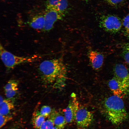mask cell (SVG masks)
<instances>
[{"instance_id": "cell-28", "label": "cell", "mask_w": 129, "mask_h": 129, "mask_svg": "<svg viewBox=\"0 0 129 129\" xmlns=\"http://www.w3.org/2000/svg\"><path fill=\"white\" fill-rule=\"evenodd\" d=\"M85 0V1H86V0Z\"/></svg>"}, {"instance_id": "cell-16", "label": "cell", "mask_w": 129, "mask_h": 129, "mask_svg": "<svg viewBox=\"0 0 129 129\" xmlns=\"http://www.w3.org/2000/svg\"><path fill=\"white\" fill-rule=\"evenodd\" d=\"M18 84L15 80L9 81L4 87L5 91L10 90L18 89Z\"/></svg>"}, {"instance_id": "cell-19", "label": "cell", "mask_w": 129, "mask_h": 129, "mask_svg": "<svg viewBox=\"0 0 129 129\" xmlns=\"http://www.w3.org/2000/svg\"><path fill=\"white\" fill-rule=\"evenodd\" d=\"M68 6L67 0H60L57 9L58 11L65 14Z\"/></svg>"}, {"instance_id": "cell-10", "label": "cell", "mask_w": 129, "mask_h": 129, "mask_svg": "<svg viewBox=\"0 0 129 129\" xmlns=\"http://www.w3.org/2000/svg\"><path fill=\"white\" fill-rule=\"evenodd\" d=\"M108 85L114 95L121 98L125 95L127 91L114 77L109 81Z\"/></svg>"}, {"instance_id": "cell-23", "label": "cell", "mask_w": 129, "mask_h": 129, "mask_svg": "<svg viewBox=\"0 0 129 129\" xmlns=\"http://www.w3.org/2000/svg\"><path fill=\"white\" fill-rule=\"evenodd\" d=\"M0 128L3 127L9 121L12 119V117L9 115H3L0 114Z\"/></svg>"}, {"instance_id": "cell-20", "label": "cell", "mask_w": 129, "mask_h": 129, "mask_svg": "<svg viewBox=\"0 0 129 129\" xmlns=\"http://www.w3.org/2000/svg\"><path fill=\"white\" fill-rule=\"evenodd\" d=\"M122 54L124 59L129 64V43L123 46Z\"/></svg>"}, {"instance_id": "cell-17", "label": "cell", "mask_w": 129, "mask_h": 129, "mask_svg": "<svg viewBox=\"0 0 129 129\" xmlns=\"http://www.w3.org/2000/svg\"><path fill=\"white\" fill-rule=\"evenodd\" d=\"M108 5L114 7H120L125 3L127 0H104Z\"/></svg>"}, {"instance_id": "cell-18", "label": "cell", "mask_w": 129, "mask_h": 129, "mask_svg": "<svg viewBox=\"0 0 129 129\" xmlns=\"http://www.w3.org/2000/svg\"><path fill=\"white\" fill-rule=\"evenodd\" d=\"M122 23L124 30V35L129 38V14L123 18Z\"/></svg>"}, {"instance_id": "cell-21", "label": "cell", "mask_w": 129, "mask_h": 129, "mask_svg": "<svg viewBox=\"0 0 129 129\" xmlns=\"http://www.w3.org/2000/svg\"><path fill=\"white\" fill-rule=\"evenodd\" d=\"M54 125L53 120L48 118L44 122L39 129H53Z\"/></svg>"}, {"instance_id": "cell-1", "label": "cell", "mask_w": 129, "mask_h": 129, "mask_svg": "<svg viewBox=\"0 0 129 129\" xmlns=\"http://www.w3.org/2000/svg\"><path fill=\"white\" fill-rule=\"evenodd\" d=\"M38 70L42 82L46 84L54 83L57 87L66 78V67L63 60L55 58L43 61L40 64Z\"/></svg>"}, {"instance_id": "cell-26", "label": "cell", "mask_w": 129, "mask_h": 129, "mask_svg": "<svg viewBox=\"0 0 129 129\" xmlns=\"http://www.w3.org/2000/svg\"><path fill=\"white\" fill-rule=\"evenodd\" d=\"M128 8L129 10V4L128 6Z\"/></svg>"}, {"instance_id": "cell-4", "label": "cell", "mask_w": 129, "mask_h": 129, "mask_svg": "<svg viewBox=\"0 0 129 129\" xmlns=\"http://www.w3.org/2000/svg\"><path fill=\"white\" fill-rule=\"evenodd\" d=\"M99 25L100 27L106 31L115 33L121 29L122 26V20L116 15L108 14L101 17Z\"/></svg>"}, {"instance_id": "cell-14", "label": "cell", "mask_w": 129, "mask_h": 129, "mask_svg": "<svg viewBox=\"0 0 129 129\" xmlns=\"http://www.w3.org/2000/svg\"><path fill=\"white\" fill-rule=\"evenodd\" d=\"M52 111L50 106L43 105L41 108L40 111L36 112L35 116L41 115L46 118L49 116Z\"/></svg>"}, {"instance_id": "cell-27", "label": "cell", "mask_w": 129, "mask_h": 129, "mask_svg": "<svg viewBox=\"0 0 129 129\" xmlns=\"http://www.w3.org/2000/svg\"><path fill=\"white\" fill-rule=\"evenodd\" d=\"M15 129V128H12V129Z\"/></svg>"}, {"instance_id": "cell-8", "label": "cell", "mask_w": 129, "mask_h": 129, "mask_svg": "<svg viewBox=\"0 0 129 129\" xmlns=\"http://www.w3.org/2000/svg\"><path fill=\"white\" fill-rule=\"evenodd\" d=\"M71 97V99L64 111V115L67 123H71L75 120L76 112L79 107L76 95L72 94Z\"/></svg>"}, {"instance_id": "cell-24", "label": "cell", "mask_w": 129, "mask_h": 129, "mask_svg": "<svg viewBox=\"0 0 129 129\" xmlns=\"http://www.w3.org/2000/svg\"><path fill=\"white\" fill-rule=\"evenodd\" d=\"M18 89H16L5 91V94L8 99H11L16 94Z\"/></svg>"}, {"instance_id": "cell-9", "label": "cell", "mask_w": 129, "mask_h": 129, "mask_svg": "<svg viewBox=\"0 0 129 129\" xmlns=\"http://www.w3.org/2000/svg\"><path fill=\"white\" fill-rule=\"evenodd\" d=\"M88 57L92 67L95 70L100 69L104 61L103 55L100 53L93 50H90L88 54Z\"/></svg>"}, {"instance_id": "cell-15", "label": "cell", "mask_w": 129, "mask_h": 129, "mask_svg": "<svg viewBox=\"0 0 129 129\" xmlns=\"http://www.w3.org/2000/svg\"><path fill=\"white\" fill-rule=\"evenodd\" d=\"M45 118L42 115L34 116L32 123L34 128L36 129H39L43 124L45 121Z\"/></svg>"}, {"instance_id": "cell-3", "label": "cell", "mask_w": 129, "mask_h": 129, "mask_svg": "<svg viewBox=\"0 0 129 129\" xmlns=\"http://www.w3.org/2000/svg\"><path fill=\"white\" fill-rule=\"evenodd\" d=\"M0 55L1 59L5 67L8 69L14 68L20 64L34 61L37 57H22L14 55L7 51L0 44Z\"/></svg>"}, {"instance_id": "cell-22", "label": "cell", "mask_w": 129, "mask_h": 129, "mask_svg": "<svg viewBox=\"0 0 129 129\" xmlns=\"http://www.w3.org/2000/svg\"><path fill=\"white\" fill-rule=\"evenodd\" d=\"M60 0H47L46 2L47 8H52L57 10Z\"/></svg>"}, {"instance_id": "cell-11", "label": "cell", "mask_w": 129, "mask_h": 129, "mask_svg": "<svg viewBox=\"0 0 129 129\" xmlns=\"http://www.w3.org/2000/svg\"><path fill=\"white\" fill-rule=\"evenodd\" d=\"M49 117L53 120L55 126L62 129L67 123L64 115L56 111L53 110Z\"/></svg>"}, {"instance_id": "cell-2", "label": "cell", "mask_w": 129, "mask_h": 129, "mask_svg": "<svg viewBox=\"0 0 129 129\" xmlns=\"http://www.w3.org/2000/svg\"><path fill=\"white\" fill-rule=\"evenodd\" d=\"M103 109L107 118L113 124H120L128 118V114L121 98L113 95L106 98Z\"/></svg>"}, {"instance_id": "cell-7", "label": "cell", "mask_w": 129, "mask_h": 129, "mask_svg": "<svg viewBox=\"0 0 129 129\" xmlns=\"http://www.w3.org/2000/svg\"><path fill=\"white\" fill-rule=\"evenodd\" d=\"M114 77L126 91L129 89V71L126 66L121 64H116L113 68Z\"/></svg>"}, {"instance_id": "cell-13", "label": "cell", "mask_w": 129, "mask_h": 129, "mask_svg": "<svg viewBox=\"0 0 129 129\" xmlns=\"http://www.w3.org/2000/svg\"><path fill=\"white\" fill-rule=\"evenodd\" d=\"M0 105V114L3 115H9L15 107L13 102L9 99H3Z\"/></svg>"}, {"instance_id": "cell-5", "label": "cell", "mask_w": 129, "mask_h": 129, "mask_svg": "<svg viewBox=\"0 0 129 129\" xmlns=\"http://www.w3.org/2000/svg\"><path fill=\"white\" fill-rule=\"evenodd\" d=\"M93 119L92 113L86 108L79 107L76 115L75 121L78 127L81 129L88 127Z\"/></svg>"}, {"instance_id": "cell-12", "label": "cell", "mask_w": 129, "mask_h": 129, "mask_svg": "<svg viewBox=\"0 0 129 129\" xmlns=\"http://www.w3.org/2000/svg\"><path fill=\"white\" fill-rule=\"evenodd\" d=\"M45 22L44 15H37L33 17L28 22L29 25L32 28L36 29L43 28Z\"/></svg>"}, {"instance_id": "cell-25", "label": "cell", "mask_w": 129, "mask_h": 129, "mask_svg": "<svg viewBox=\"0 0 129 129\" xmlns=\"http://www.w3.org/2000/svg\"><path fill=\"white\" fill-rule=\"evenodd\" d=\"M53 129H62L56 126H54Z\"/></svg>"}, {"instance_id": "cell-6", "label": "cell", "mask_w": 129, "mask_h": 129, "mask_svg": "<svg viewBox=\"0 0 129 129\" xmlns=\"http://www.w3.org/2000/svg\"><path fill=\"white\" fill-rule=\"evenodd\" d=\"M65 14L52 8H47L44 14L45 19L43 30L48 32L53 28L55 23L57 21L63 19Z\"/></svg>"}]
</instances>
